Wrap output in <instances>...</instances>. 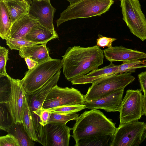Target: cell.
<instances>
[{
    "label": "cell",
    "mask_w": 146,
    "mask_h": 146,
    "mask_svg": "<svg viewBox=\"0 0 146 146\" xmlns=\"http://www.w3.org/2000/svg\"><path fill=\"white\" fill-rule=\"evenodd\" d=\"M46 44L22 47L19 50V54L22 58H30L38 64L49 60L52 58L49 55V50Z\"/></svg>",
    "instance_id": "ac0fdd59"
},
{
    "label": "cell",
    "mask_w": 146,
    "mask_h": 146,
    "mask_svg": "<svg viewBox=\"0 0 146 146\" xmlns=\"http://www.w3.org/2000/svg\"><path fill=\"white\" fill-rule=\"evenodd\" d=\"M103 51L97 45L68 47L62 60L63 73L69 81L96 70L104 63Z\"/></svg>",
    "instance_id": "6da1fadb"
},
{
    "label": "cell",
    "mask_w": 146,
    "mask_h": 146,
    "mask_svg": "<svg viewBox=\"0 0 146 146\" xmlns=\"http://www.w3.org/2000/svg\"><path fill=\"white\" fill-rule=\"evenodd\" d=\"M29 14L38 19L39 23L52 33L58 35L54 29L53 20L56 9L50 0H30Z\"/></svg>",
    "instance_id": "8fae6325"
},
{
    "label": "cell",
    "mask_w": 146,
    "mask_h": 146,
    "mask_svg": "<svg viewBox=\"0 0 146 146\" xmlns=\"http://www.w3.org/2000/svg\"><path fill=\"white\" fill-rule=\"evenodd\" d=\"M79 115L76 113H52L48 123H56L66 124L71 120H76Z\"/></svg>",
    "instance_id": "83f0119b"
},
{
    "label": "cell",
    "mask_w": 146,
    "mask_h": 146,
    "mask_svg": "<svg viewBox=\"0 0 146 146\" xmlns=\"http://www.w3.org/2000/svg\"><path fill=\"white\" fill-rule=\"evenodd\" d=\"M22 123L25 131L29 136L34 141L37 142L35 119L29 106L27 94Z\"/></svg>",
    "instance_id": "603a6c76"
},
{
    "label": "cell",
    "mask_w": 146,
    "mask_h": 146,
    "mask_svg": "<svg viewBox=\"0 0 146 146\" xmlns=\"http://www.w3.org/2000/svg\"><path fill=\"white\" fill-rule=\"evenodd\" d=\"M111 137L110 135H105L89 137L80 140L76 143L75 146H110L109 142Z\"/></svg>",
    "instance_id": "cb8c5ba5"
},
{
    "label": "cell",
    "mask_w": 146,
    "mask_h": 146,
    "mask_svg": "<svg viewBox=\"0 0 146 146\" xmlns=\"http://www.w3.org/2000/svg\"><path fill=\"white\" fill-rule=\"evenodd\" d=\"M83 95L78 90L73 88H61L57 85L50 90L43 103L44 109L66 105L83 104Z\"/></svg>",
    "instance_id": "9c48e42d"
},
{
    "label": "cell",
    "mask_w": 146,
    "mask_h": 146,
    "mask_svg": "<svg viewBox=\"0 0 146 146\" xmlns=\"http://www.w3.org/2000/svg\"><path fill=\"white\" fill-rule=\"evenodd\" d=\"M141 86V89L146 95V71L142 72L138 75Z\"/></svg>",
    "instance_id": "e575fe53"
},
{
    "label": "cell",
    "mask_w": 146,
    "mask_h": 146,
    "mask_svg": "<svg viewBox=\"0 0 146 146\" xmlns=\"http://www.w3.org/2000/svg\"><path fill=\"white\" fill-rule=\"evenodd\" d=\"M141 89L128 90L121 104L119 124L138 121L143 115V95Z\"/></svg>",
    "instance_id": "ba28073f"
},
{
    "label": "cell",
    "mask_w": 146,
    "mask_h": 146,
    "mask_svg": "<svg viewBox=\"0 0 146 146\" xmlns=\"http://www.w3.org/2000/svg\"><path fill=\"white\" fill-rule=\"evenodd\" d=\"M120 1H121V0H120Z\"/></svg>",
    "instance_id": "ab89813d"
},
{
    "label": "cell",
    "mask_w": 146,
    "mask_h": 146,
    "mask_svg": "<svg viewBox=\"0 0 146 146\" xmlns=\"http://www.w3.org/2000/svg\"><path fill=\"white\" fill-rule=\"evenodd\" d=\"M145 58H146V57H145Z\"/></svg>",
    "instance_id": "f35d334b"
},
{
    "label": "cell",
    "mask_w": 146,
    "mask_h": 146,
    "mask_svg": "<svg viewBox=\"0 0 146 146\" xmlns=\"http://www.w3.org/2000/svg\"><path fill=\"white\" fill-rule=\"evenodd\" d=\"M17 139L20 146H33L35 143L25 131L22 122H17L7 132Z\"/></svg>",
    "instance_id": "7402d4cb"
},
{
    "label": "cell",
    "mask_w": 146,
    "mask_h": 146,
    "mask_svg": "<svg viewBox=\"0 0 146 146\" xmlns=\"http://www.w3.org/2000/svg\"><path fill=\"white\" fill-rule=\"evenodd\" d=\"M0 129L6 132L15 124L12 115L5 103H0Z\"/></svg>",
    "instance_id": "d4e9b609"
},
{
    "label": "cell",
    "mask_w": 146,
    "mask_h": 146,
    "mask_svg": "<svg viewBox=\"0 0 146 146\" xmlns=\"http://www.w3.org/2000/svg\"><path fill=\"white\" fill-rule=\"evenodd\" d=\"M105 58L110 62H127L145 58L144 52L129 49L123 46H111L103 50Z\"/></svg>",
    "instance_id": "9a60e30c"
},
{
    "label": "cell",
    "mask_w": 146,
    "mask_h": 146,
    "mask_svg": "<svg viewBox=\"0 0 146 146\" xmlns=\"http://www.w3.org/2000/svg\"><path fill=\"white\" fill-rule=\"evenodd\" d=\"M143 115L146 116V95H143Z\"/></svg>",
    "instance_id": "8d00e7d4"
},
{
    "label": "cell",
    "mask_w": 146,
    "mask_h": 146,
    "mask_svg": "<svg viewBox=\"0 0 146 146\" xmlns=\"http://www.w3.org/2000/svg\"><path fill=\"white\" fill-rule=\"evenodd\" d=\"M62 67V60L52 58L27 71L21 80L26 94H32L40 88Z\"/></svg>",
    "instance_id": "277c9868"
},
{
    "label": "cell",
    "mask_w": 146,
    "mask_h": 146,
    "mask_svg": "<svg viewBox=\"0 0 146 146\" xmlns=\"http://www.w3.org/2000/svg\"><path fill=\"white\" fill-rule=\"evenodd\" d=\"M9 49L4 47L0 46V78L10 77L6 70V65L8 58Z\"/></svg>",
    "instance_id": "4dcf8cb0"
},
{
    "label": "cell",
    "mask_w": 146,
    "mask_h": 146,
    "mask_svg": "<svg viewBox=\"0 0 146 146\" xmlns=\"http://www.w3.org/2000/svg\"><path fill=\"white\" fill-rule=\"evenodd\" d=\"M117 39L103 36L98 35V38L96 40V45L99 47L104 48L107 47L110 48L112 46V43Z\"/></svg>",
    "instance_id": "d6a6232c"
},
{
    "label": "cell",
    "mask_w": 146,
    "mask_h": 146,
    "mask_svg": "<svg viewBox=\"0 0 146 146\" xmlns=\"http://www.w3.org/2000/svg\"><path fill=\"white\" fill-rule=\"evenodd\" d=\"M86 106L84 104L66 105L47 109L51 113H76L85 109Z\"/></svg>",
    "instance_id": "4316f807"
},
{
    "label": "cell",
    "mask_w": 146,
    "mask_h": 146,
    "mask_svg": "<svg viewBox=\"0 0 146 146\" xmlns=\"http://www.w3.org/2000/svg\"><path fill=\"white\" fill-rule=\"evenodd\" d=\"M0 146H20L17 139L13 135H7L0 137Z\"/></svg>",
    "instance_id": "1f68e13d"
},
{
    "label": "cell",
    "mask_w": 146,
    "mask_h": 146,
    "mask_svg": "<svg viewBox=\"0 0 146 146\" xmlns=\"http://www.w3.org/2000/svg\"><path fill=\"white\" fill-rule=\"evenodd\" d=\"M24 59L29 70L34 68L38 64L37 62L29 57H26Z\"/></svg>",
    "instance_id": "d590c367"
},
{
    "label": "cell",
    "mask_w": 146,
    "mask_h": 146,
    "mask_svg": "<svg viewBox=\"0 0 146 146\" xmlns=\"http://www.w3.org/2000/svg\"><path fill=\"white\" fill-rule=\"evenodd\" d=\"M6 40V44L11 50H19L22 47L38 44V43L23 39L9 38Z\"/></svg>",
    "instance_id": "f546056e"
},
{
    "label": "cell",
    "mask_w": 146,
    "mask_h": 146,
    "mask_svg": "<svg viewBox=\"0 0 146 146\" xmlns=\"http://www.w3.org/2000/svg\"><path fill=\"white\" fill-rule=\"evenodd\" d=\"M145 60H141L139 59L132 60L123 62L119 65L117 74L124 73L135 72L136 69L146 68Z\"/></svg>",
    "instance_id": "484cf974"
},
{
    "label": "cell",
    "mask_w": 146,
    "mask_h": 146,
    "mask_svg": "<svg viewBox=\"0 0 146 146\" xmlns=\"http://www.w3.org/2000/svg\"><path fill=\"white\" fill-rule=\"evenodd\" d=\"M58 35L52 33L40 24L35 25L23 39L39 44L47 43L49 41L58 38Z\"/></svg>",
    "instance_id": "ffe728a7"
},
{
    "label": "cell",
    "mask_w": 146,
    "mask_h": 146,
    "mask_svg": "<svg viewBox=\"0 0 146 146\" xmlns=\"http://www.w3.org/2000/svg\"><path fill=\"white\" fill-rule=\"evenodd\" d=\"M72 129L66 124L48 123L47 125L48 146H68Z\"/></svg>",
    "instance_id": "5bb4252c"
},
{
    "label": "cell",
    "mask_w": 146,
    "mask_h": 146,
    "mask_svg": "<svg viewBox=\"0 0 146 146\" xmlns=\"http://www.w3.org/2000/svg\"><path fill=\"white\" fill-rule=\"evenodd\" d=\"M124 88L116 91L106 96L90 101L84 98L83 104L86 108L101 109L107 112H119Z\"/></svg>",
    "instance_id": "4fadbf2b"
},
{
    "label": "cell",
    "mask_w": 146,
    "mask_h": 146,
    "mask_svg": "<svg viewBox=\"0 0 146 146\" xmlns=\"http://www.w3.org/2000/svg\"><path fill=\"white\" fill-rule=\"evenodd\" d=\"M3 0L13 24L29 13L30 3L27 0Z\"/></svg>",
    "instance_id": "d6986e66"
},
{
    "label": "cell",
    "mask_w": 146,
    "mask_h": 146,
    "mask_svg": "<svg viewBox=\"0 0 146 146\" xmlns=\"http://www.w3.org/2000/svg\"></svg>",
    "instance_id": "60d3db41"
},
{
    "label": "cell",
    "mask_w": 146,
    "mask_h": 146,
    "mask_svg": "<svg viewBox=\"0 0 146 146\" xmlns=\"http://www.w3.org/2000/svg\"><path fill=\"white\" fill-rule=\"evenodd\" d=\"M123 19L131 32L142 41L146 40V19L138 0H121Z\"/></svg>",
    "instance_id": "52a82bcc"
},
{
    "label": "cell",
    "mask_w": 146,
    "mask_h": 146,
    "mask_svg": "<svg viewBox=\"0 0 146 146\" xmlns=\"http://www.w3.org/2000/svg\"><path fill=\"white\" fill-rule=\"evenodd\" d=\"M76 121L72 128V136L76 143L89 137L105 135L112 136L117 129L111 119L102 112L95 109L85 111Z\"/></svg>",
    "instance_id": "7a4b0ae2"
},
{
    "label": "cell",
    "mask_w": 146,
    "mask_h": 146,
    "mask_svg": "<svg viewBox=\"0 0 146 146\" xmlns=\"http://www.w3.org/2000/svg\"><path fill=\"white\" fill-rule=\"evenodd\" d=\"M68 1L70 3V5L74 4L81 0H66Z\"/></svg>",
    "instance_id": "74e56055"
},
{
    "label": "cell",
    "mask_w": 146,
    "mask_h": 146,
    "mask_svg": "<svg viewBox=\"0 0 146 146\" xmlns=\"http://www.w3.org/2000/svg\"><path fill=\"white\" fill-rule=\"evenodd\" d=\"M146 138V123L138 121L119 124L110 142V146H138Z\"/></svg>",
    "instance_id": "8992f818"
},
{
    "label": "cell",
    "mask_w": 146,
    "mask_h": 146,
    "mask_svg": "<svg viewBox=\"0 0 146 146\" xmlns=\"http://www.w3.org/2000/svg\"><path fill=\"white\" fill-rule=\"evenodd\" d=\"M52 113L47 109L43 108L38 116L40 119V123L43 126L47 125L49 120Z\"/></svg>",
    "instance_id": "836d02e7"
},
{
    "label": "cell",
    "mask_w": 146,
    "mask_h": 146,
    "mask_svg": "<svg viewBox=\"0 0 146 146\" xmlns=\"http://www.w3.org/2000/svg\"><path fill=\"white\" fill-rule=\"evenodd\" d=\"M11 94V86L9 80L1 79L0 85V103H7Z\"/></svg>",
    "instance_id": "f1b7e54d"
},
{
    "label": "cell",
    "mask_w": 146,
    "mask_h": 146,
    "mask_svg": "<svg viewBox=\"0 0 146 146\" xmlns=\"http://www.w3.org/2000/svg\"><path fill=\"white\" fill-rule=\"evenodd\" d=\"M114 2L113 0H81L70 5L56 21L57 27L71 20L100 16L109 10Z\"/></svg>",
    "instance_id": "3957f363"
},
{
    "label": "cell",
    "mask_w": 146,
    "mask_h": 146,
    "mask_svg": "<svg viewBox=\"0 0 146 146\" xmlns=\"http://www.w3.org/2000/svg\"><path fill=\"white\" fill-rule=\"evenodd\" d=\"M12 25L5 4L0 0V36L2 39L9 38Z\"/></svg>",
    "instance_id": "44dd1931"
},
{
    "label": "cell",
    "mask_w": 146,
    "mask_h": 146,
    "mask_svg": "<svg viewBox=\"0 0 146 146\" xmlns=\"http://www.w3.org/2000/svg\"><path fill=\"white\" fill-rule=\"evenodd\" d=\"M61 74L57 72L47 83L30 94H27L29 106L34 118L38 117L43 103L50 90L57 85Z\"/></svg>",
    "instance_id": "7c38bea8"
},
{
    "label": "cell",
    "mask_w": 146,
    "mask_h": 146,
    "mask_svg": "<svg viewBox=\"0 0 146 146\" xmlns=\"http://www.w3.org/2000/svg\"><path fill=\"white\" fill-rule=\"evenodd\" d=\"M11 86V94L6 104L15 123L22 122L27 96L21 80L8 78Z\"/></svg>",
    "instance_id": "30bf717a"
},
{
    "label": "cell",
    "mask_w": 146,
    "mask_h": 146,
    "mask_svg": "<svg viewBox=\"0 0 146 146\" xmlns=\"http://www.w3.org/2000/svg\"><path fill=\"white\" fill-rule=\"evenodd\" d=\"M135 79L131 73L114 74L103 77L92 83L84 98L90 101L106 96L125 88Z\"/></svg>",
    "instance_id": "5b68a950"
},
{
    "label": "cell",
    "mask_w": 146,
    "mask_h": 146,
    "mask_svg": "<svg viewBox=\"0 0 146 146\" xmlns=\"http://www.w3.org/2000/svg\"><path fill=\"white\" fill-rule=\"evenodd\" d=\"M119 65L112 62L107 66L93 70L83 76L76 79L71 82L72 84L93 83L99 79L110 75L117 74Z\"/></svg>",
    "instance_id": "2e32d148"
},
{
    "label": "cell",
    "mask_w": 146,
    "mask_h": 146,
    "mask_svg": "<svg viewBox=\"0 0 146 146\" xmlns=\"http://www.w3.org/2000/svg\"><path fill=\"white\" fill-rule=\"evenodd\" d=\"M39 24L38 19L28 14L13 24L9 38L22 39L35 25Z\"/></svg>",
    "instance_id": "e0dca14e"
}]
</instances>
